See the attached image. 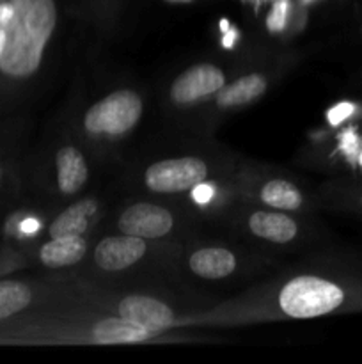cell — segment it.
<instances>
[{
  "instance_id": "8",
  "label": "cell",
  "mask_w": 362,
  "mask_h": 364,
  "mask_svg": "<svg viewBox=\"0 0 362 364\" xmlns=\"http://www.w3.org/2000/svg\"><path fill=\"white\" fill-rule=\"evenodd\" d=\"M146 244L141 237L124 235V237H109L98 244L94 251L96 265L103 270L117 272L137 263L144 256Z\"/></svg>"
},
{
  "instance_id": "17",
  "label": "cell",
  "mask_w": 362,
  "mask_h": 364,
  "mask_svg": "<svg viewBox=\"0 0 362 364\" xmlns=\"http://www.w3.org/2000/svg\"><path fill=\"white\" fill-rule=\"evenodd\" d=\"M31 288L20 281H0V320H7L28 308Z\"/></svg>"
},
{
  "instance_id": "22",
  "label": "cell",
  "mask_w": 362,
  "mask_h": 364,
  "mask_svg": "<svg viewBox=\"0 0 362 364\" xmlns=\"http://www.w3.org/2000/svg\"><path fill=\"white\" fill-rule=\"evenodd\" d=\"M302 4H304V6H309V4H312V2H316V0H300Z\"/></svg>"
},
{
  "instance_id": "12",
  "label": "cell",
  "mask_w": 362,
  "mask_h": 364,
  "mask_svg": "<svg viewBox=\"0 0 362 364\" xmlns=\"http://www.w3.org/2000/svg\"><path fill=\"white\" fill-rule=\"evenodd\" d=\"M192 272L204 279H222L236 269V258L231 251L220 247L201 249L190 258Z\"/></svg>"
},
{
  "instance_id": "6",
  "label": "cell",
  "mask_w": 362,
  "mask_h": 364,
  "mask_svg": "<svg viewBox=\"0 0 362 364\" xmlns=\"http://www.w3.org/2000/svg\"><path fill=\"white\" fill-rule=\"evenodd\" d=\"M172 215L169 210L151 203H137L121 213L119 230L124 235H133L141 238L165 237L172 230Z\"/></svg>"
},
{
  "instance_id": "11",
  "label": "cell",
  "mask_w": 362,
  "mask_h": 364,
  "mask_svg": "<svg viewBox=\"0 0 362 364\" xmlns=\"http://www.w3.org/2000/svg\"><path fill=\"white\" fill-rule=\"evenodd\" d=\"M248 228L259 238L275 244H286L297 237V223L284 213L256 212L248 219Z\"/></svg>"
},
{
  "instance_id": "4",
  "label": "cell",
  "mask_w": 362,
  "mask_h": 364,
  "mask_svg": "<svg viewBox=\"0 0 362 364\" xmlns=\"http://www.w3.org/2000/svg\"><path fill=\"white\" fill-rule=\"evenodd\" d=\"M208 167L201 159L181 156L167 159L151 164L146 169L144 181L153 192L158 194H176V192L192 191L197 183L206 180Z\"/></svg>"
},
{
  "instance_id": "3",
  "label": "cell",
  "mask_w": 362,
  "mask_h": 364,
  "mask_svg": "<svg viewBox=\"0 0 362 364\" xmlns=\"http://www.w3.org/2000/svg\"><path fill=\"white\" fill-rule=\"evenodd\" d=\"M142 116L141 96L130 89L116 91L96 102L84 116V127L92 135H123Z\"/></svg>"
},
{
  "instance_id": "9",
  "label": "cell",
  "mask_w": 362,
  "mask_h": 364,
  "mask_svg": "<svg viewBox=\"0 0 362 364\" xmlns=\"http://www.w3.org/2000/svg\"><path fill=\"white\" fill-rule=\"evenodd\" d=\"M57 185L64 196H73L85 185L89 176L84 155L73 146H64L57 151Z\"/></svg>"
},
{
  "instance_id": "18",
  "label": "cell",
  "mask_w": 362,
  "mask_h": 364,
  "mask_svg": "<svg viewBox=\"0 0 362 364\" xmlns=\"http://www.w3.org/2000/svg\"><path fill=\"white\" fill-rule=\"evenodd\" d=\"M287 7H290V2H287V0H277L272 13H270L268 16V27L272 28V31H280V28L284 27V23H286Z\"/></svg>"
},
{
  "instance_id": "16",
  "label": "cell",
  "mask_w": 362,
  "mask_h": 364,
  "mask_svg": "<svg viewBox=\"0 0 362 364\" xmlns=\"http://www.w3.org/2000/svg\"><path fill=\"white\" fill-rule=\"evenodd\" d=\"M261 201L272 208L280 210H297L302 206L300 191L293 183L286 180H270L261 188Z\"/></svg>"
},
{
  "instance_id": "7",
  "label": "cell",
  "mask_w": 362,
  "mask_h": 364,
  "mask_svg": "<svg viewBox=\"0 0 362 364\" xmlns=\"http://www.w3.org/2000/svg\"><path fill=\"white\" fill-rule=\"evenodd\" d=\"M119 315L141 326L151 336L160 334L174 322V315L169 306L146 295L124 297L119 302Z\"/></svg>"
},
{
  "instance_id": "23",
  "label": "cell",
  "mask_w": 362,
  "mask_h": 364,
  "mask_svg": "<svg viewBox=\"0 0 362 364\" xmlns=\"http://www.w3.org/2000/svg\"><path fill=\"white\" fill-rule=\"evenodd\" d=\"M361 206H362V194H361Z\"/></svg>"
},
{
  "instance_id": "2",
  "label": "cell",
  "mask_w": 362,
  "mask_h": 364,
  "mask_svg": "<svg viewBox=\"0 0 362 364\" xmlns=\"http://www.w3.org/2000/svg\"><path fill=\"white\" fill-rule=\"evenodd\" d=\"M344 302L343 288L316 276L291 279L279 294V306L291 318H316L329 315Z\"/></svg>"
},
{
  "instance_id": "13",
  "label": "cell",
  "mask_w": 362,
  "mask_h": 364,
  "mask_svg": "<svg viewBox=\"0 0 362 364\" xmlns=\"http://www.w3.org/2000/svg\"><path fill=\"white\" fill-rule=\"evenodd\" d=\"M87 251V244L82 237H59L52 238L41 247L39 258L43 265L50 269L70 267L80 262Z\"/></svg>"
},
{
  "instance_id": "5",
  "label": "cell",
  "mask_w": 362,
  "mask_h": 364,
  "mask_svg": "<svg viewBox=\"0 0 362 364\" xmlns=\"http://www.w3.org/2000/svg\"><path fill=\"white\" fill-rule=\"evenodd\" d=\"M226 85V75L213 64H197L188 68L170 85V98L180 105L199 102L215 95Z\"/></svg>"
},
{
  "instance_id": "10",
  "label": "cell",
  "mask_w": 362,
  "mask_h": 364,
  "mask_svg": "<svg viewBox=\"0 0 362 364\" xmlns=\"http://www.w3.org/2000/svg\"><path fill=\"white\" fill-rule=\"evenodd\" d=\"M92 338L99 345H123V343H141L151 338V334L141 326L124 316H110V318L96 322L92 329Z\"/></svg>"
},
{
  "instance_id": "19",
  "label": "cell",
  "mask_w": 362,
  "mask_h": 364,
  "mask_svg": "<svg viewBox=\"0 0 362 364\" xmlns=\"http://www.w3.org/2000/svg\"><path fill=\"white\" fill-rule=\"evenodd\" d=\"M353 112H355V105H353V103L341 102V103H337V105H334L332 109L329 110L327 117H329V123L336 127V124H339V123H343V121H346L348 117H350Z\"/></svg>"
},
{
  "instance_id": "15",
  "label": "cell",
  "mask_w": 362,
  "mask_h": 364,
  "mask_svg": "<svg viewBox=\"0 0 362 364\" xmlns=\"http://www.w3.org/2000/svg\"><path fill=\"white\" fill-rule=\"evenodd\" d=\"M265 91L266 80L263 75H247V77L238 78L233 84L224 85V87L216 92V105L222 107V109L245 105V103L259 98Z\"/></svg>"
},
{
  "instance_id": "20",
  "label": "cell",
  "mask_w": 362,
  "mask_h": 364,
  "mask_svg": "<svg viewBox=\"0 0 362 364\" xmlns=\"http://www.w3.org/2000/svg\"><path fill=\"white\" fill-rule=\"evenodd\" d=\"M192 191H194V199L197 203H201V205L208 203L209 199H212V196H213V188L209 187V185H206L204 181H201V183L195 185Z\"/></svg>"
},
{
  "instance_id": "14",
  "label": "cell",
  "mask_w": 362,
  "mask_h": 364,
  "mask_svg": "<svg viewBox=\"0 0 362 364\" xmlns=\"http://www.w3.org/2000/svg\"><path fill=\"white\" fill-rule=\"evenodd\" d=\"M96 208H98V205L92 199H82V201L71 205L48 228L50 237H82L84 231L87 230L89 219L96 212Z\"/></svg>"
},
{
  "instance_id": "1",
  "label": "cell",
  "mask_w": 362,
  "mask_h": 364,
  "mask_svg": "<svg viewBox=\"0 0 362 364\" xmlns=\"http://www.w3.org/2000/svg\"><path fill=\"white\" fill-rule=\"evenodd\" d=\"M14 13L4 25L6 46L0 55V77L23 80L39 70L46 45L55 31V0H13Z\"/></svg>"
},
{
  "instance_id": "21",
  "label": "cell",
  "mask_w": 362,
  "mask_h": 364,
  "mask_svg": "<svg viewBox=\"0 0 362 364\" xmlns=\"http://www.w3.org/2000/svg\"><path fill=\"white\" fill-rule=\"evenodd\" d=\"M38 230H39V223H38V220H34V219H27L23 224H21V231H23V233H27V235L35 233Z\"/></svg>"
}]
</instances>
